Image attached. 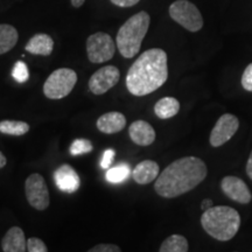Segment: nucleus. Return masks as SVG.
<instances>
[{
	"label": "nucleus",
	"instance_id": "nucleus-1",
	"mask_svg": "<svg viewBox=\"0 0 252 252\" xmlns=\"http://www.w3.org/2000/svg\"><path fill=\"white\" fill-rule=\"evenodd\" d=\"M208 174L203 160L196 157H185L175 160L160 173L154 189L161 197L174 198L193 190Z\"/></svg>",
	"mask_w": 252,
	"mask_h": 252
},
{
	"label": "nucleus",
	"instance_id": "nucleus-2",
	"mask_svg": "<svg viewBox=\"0 0 252 252\" xmlns=\"http://www.w3.org/2000/svg\"><path fill=\"white\" fill-rule=\"evenodd\" d=\"M167 78L166 52L160 48H152L144 52L128 69L126 87L134 96H146L162 87Z\"/></svg>",
	"mask_w": 252,
	"mask_h": 252
},
{
	"label": "nucleus",
	"instance_id": "nucleus-3",
	"mask_svg": "<svg viewBox=\"0 0 252 252\" xmlns=\"http://www.w3.org/2000/svg\"><path fill=\"white\" fill-rule=\"evenodd\" d=\"M201 225L210 237L220 242L234 238L241 226V216L234 208L216 206L204 210L201 216Z\"/></svg>",
	"mask_w": 252,
	"mask_h": 252
},
{
	"label": "nucleus",
	"instance_id": "nucleus-4",
	"mask_svg": "<svg viewBox=\"0 0 252 252\" xmlns=\"http://www.w3.org/2000/svg\"><path fill=\"white\" fill-rule=\"evenodd\" d=\"M151 23L150 14L141 11L132 15L125 24L119 28L116 39V45L122 56L132 59L140 50L144 37L146 36Z\"/></svg>",
	"mask_w": 252,
	"mask_h": 252
},
{
	"label": "nucleus",
	"instance_id": "nucleus-5",
	"mask_svg": "<svg viewBox=\"0 0 252 252\" xmlns=\"http://www.w3.org/2000/svg\"><path fill=\"white\" fill-rule=\"evenodd\" d=\"M77 82V74L72 69L60 68L49 75L43 84V94L49 99H61L68 96Z\"/></svg>",
	"mask_w": 252,
	"mask_h": 252
},
{
	"label": "nucleus",
	"instance_id": "nucleus-6",
	"mask_svg": "<svg viewBox=\"0 0 252 252\" xmlns=\"http://www.w3.org/2000/svg\"><path fill=\"white\" fill-rule=\"evenodd\" d=\"M169 15L175 23L189 32H198L203 27V18L200 9L188 0H176L169 6Z\"/></svg>",
	"mask_w": 252,
	"mask_h": 252
},
{
	"label": "nucleus",
	"instance_id": "nucleus-7",
	"mask_svg": "<svg viewBox=\"0 0 252 252\" xmlns=\"http://www.w3.org/2000/svg\"><path fill=\"white\" fill-rule=\"evenodd\" d=\"M116 45L109 34L98 32L90 35L87 40L88 59L93 63H103L113 58Z\"/></svg>",
	"mask_w": 252,
	"mask_h": 252
},
{
	"label": "nucleus",
	"instance_id": "nucleus-8",
	"mask_svg": "<svg viewBox=\"0 0 252 252\" xmlns=\"http://www.w3.org/2000/svg\"><path fill=\"white\" fill-rule=\"evenodd\" d=\"M27 201L34 209L46 210L49 207L50 197L45 179L37 173L30 175L25 184Z\"/></svg>",
	"mask_w": 252,
	"mask_h": 252
},
{
	"label": "nucleus",
	"instance_id": "nucleus-9",
	"mask_svg": "<svg viewBox=\"0 0 252 252\" xmlns=\"http://www.w3.org/2000/svg\"><path fill=\"white\" fill-rule=\"evenodd\" d=\"M239 121L235 115L224 113L219 118L210 133V145L213 147H220L231 139L238 131Z\"/></svg>",
	"mask_w": 252,
	"mask_h": 252
},
{
	"label": "nucleus",
	"instance_id": "nucleus-10",
	"mask_svg": "<svg viewBox=\"0 0 252 252\" xmlns=\"http://www.w3.org/2000/svg\"><path fill=\"white\" fill-rule=\"evenodd\" d=\"M121 72L115 65H106L97 70L89 80V89L94 94H103L119 82Z\"/></svg>",
	"mask_w": 252,
	"mask_h": 252
},
{
	"label": "nucleus",
	"instance_id": "nucleus-11",
	"mask_svg": "<svg viewBox=\"0 0 252 252\" xmlns=\"http://www.w3.org/2000/svg\"><path fill=\"white\" fill-rule=\"evenodd\" d=\"M220 188H222L223 193L235 202L242 204L251 202L252 194L250 189H249L247 184L237 176L228 175L223 178L222 182H220Z\"/></svg>",
	"mask_w": 252,
	"mask_h": 252
},
{
	"label": "nucleus",
	"instance_id": "nucleus-12",
	"mask_svg": "<svg viewBox=\"0 0 252 252\" xmlns=\"http://www.w3.org/2000/svg\"><path fill=\"white\" fill-rule=\"evenodd\" d=\"M54 180L60 190L64 193H75L81 186L80 176L70 165H62L54 173Z\"/></svg>",
	"mask_w": 252,
	"mask_h": 252
},
{
	"label": "nucleus",
	"instance_id": "nucleus-13",
	"mask_svg": "<svg viewBox=\"0 0 252 252\" xmlns=\"http://www.w3.org/2000/svg\"><path fill=\"white\" fill-rule=\"evenodd\" d=\"M131 140L139 146H150L156 140V131L145 121H135L128 127Z\"/></svg>",
	"mask_w": 252,
	"mask_h": 252
},
{
	"label": "nucleus",
	"instance_id": "nucleus-14",
	"mask_svg": "<svg viewBox=\"0 0 252 252\" xmlns=\"http://www.w3.org/2000/svg\"><path fill=\"white\" fill-rule=\"evenodd\" d=\"M97 128L105 134H113L121 132L126 126V118L121 112L112 111L100 116L97 121Z\"/></svg>",
	"mask_w": 252,
	"mask_h": 252
},
{
	"label": "nucleus",
	"instance_id": "nucleus-15",
	"mask_svg": "<svg viewBox=\"0 0 252 252\" xmlns=\"http://www.w3.org/2000/svg\"><path fill=\"white\" fill-rule=\"evenodd\" d=\"M159 165L152 160H144L135 166L132 172L133 180L139 185H149L159 176Z\"/></svg>",
	"mask_w": 252,
	"mask_h": 252
},
{
	"label": "nucleus",
	"instance_id": "nucleus-16",
	"mask_svg": "<svg viewBox=\"0 0 252 252\" xmlns=\"http://www.w3.org/2000/svg\"><path fill=\"white\" fill-rule=\"evenodd\" d=\"M2 251L5 252H25L27 251V241L23 229L13 226L6 232L1 241Z\"/></svg>",
	"mask_w": 252,
	"mask_h": 252
},
{
	"label": "nucleus",
	"instance_id": "nucleus-17",
	"mask_svg": "<svg viewBox=\"0 0 252 252\" xmlns=\"http://www.w3.org/2000/svg\"><path fill=\"white\" fill-rule=\"evenodd\" d=\"M25 49H26V52L31 53V54L48 56L52 54L53 49H54V41H53L52 36H49L48 34L39 33L33 37H31Z\"/></svg>",
	"mask_w": 252,
	"mask_h": 252
},
{
	"label": "nucleus",
	"instance_id": "nucleus-18",
	"mask_svg": "<svg viewBox=\"0 0 252 252\" xmlns=\"http://www.w3.org/2000/svg\"><path fill=\"white\" fill-rule=\"evenodd\" d=\"M180 111V103L174 97H163L154 105V112L160 119H169Z\"/></svg>",
	"mask_w": 252,
	"mask_h": 252
},
{
	"label": "nucleus",
	"instance_id": "nucleus-19",
	"mask_svg": "<svg viewBox=\"0 0 252 252\" xmlns=\"http://www.w3.org/2000/svg\"><path fill=\"white\" fill-rule=\"evenodd\" d=\"M19 39L18 31L11 25H0V55L5 54L17 45Z\"/></svg>",
	"mask_w": 252,
	"mask_h": 252
},
{
	"label": "nucleus",
	"instance_id": "nucleus-20",
	"mask_svg": "<svg viewBox=\"0 0 252 252\" xmlns=\"http://www.w3.org/2000/svg\"><path fill=\"white\" fill-rule=\"evenodd\" d=\"M188 241L181 235H172L167 237L160 245V252H187Z\"/></svg>",
	"mask_w": 252,
	"mask_h": 252
},
{
	"label": "nucleus",
	"instance_id": "nucleus-21",
	"mask_svg": "<svg viewBox=\"0 0 252 252\" xmlns=\"http://www.w3.org/2000/svg\"><path fill=\"white\" fill-rule=\"evenodd\" d=\"M30 131V125L25 122L19 121H2L0 122V132L8 135H24Z\"/></svg>",
	"mask_w": 252,
	"mask_h": 252
},
{
	"label": "nucleus",
	"instance_id": "nucleus-22",
	"mask_svg": "<svg viewBox=\"0 0 252 252\" xmlns=\"http://www.w3.org/2000/svg\"><path fill=\"white\" fill-rule=\"evenodd\" d=\"M130 174V166L126 165V163H121V165L112 167V168H108L105 178L106 180L111 182V184H122L123 181L128 179Z\"/></svg>",
	"mask_w": 252,
	"mask_h": 252
},
{
	"label": "nucleus",
	"instance_id": "nucleus-23",
	"mask_svg": "<svg viewBox=\"0 0 252 252\" xmlns=\"http://www.w3.org/2000/svg\"><path fill=\"white\" fill-rule=\"evenodd\" d=\"M93 151V144L88 139H76L71 143L70 153L72 156H81V154L90 153Z\"/></svg>",
	"mask_w": 252,
	"mask_h": 252
},
{
	"label": "nucleus",
	"instance_id": "nucleus-24",
	"mask_svg": "<svg viewBox=\"0 0 252 252\" xmlns=\"http://www.w3.org/2000/svg\"><path fill=\"white\" fill-rule=\"evenodd\" d=\"M12 76L18 83H25L30 78V71H28L27 64L23 61H18L14 64L12 70Z\"/></svg>",
	"mask_w": 252,
	"mask_h": 252
},
{
	"label": "nucleus",
	"instance_id": "nucleus-25",
	"mask_svg": "<svg viewBox=\"0 0 252 252\" xmlns=\"http://www.w3.org/2000/svg\"><path fill=\"white\" fill-rule=\"evenodd\" d=\"M27 251L28 252H47L46 244L37 237H32L27 241Z\"/></svg>",
	"mask_w": 252,
	"mask_h": 252
},
{
	"label": "nucleus",
	"instance_id": "nucleus-26",
	"mask_svg": "<svg viewBox=\"0 0 252 252\" xmlns=\"http://www.w3.org/2000/svg\"><path fill=\"white\" fill-rule=\"evenodd\" d=\"M241 83L245 90L252 93V63L245 68L243 75H242Z\"/></svg>",
	"mask_w": 252,
	"mask_h": 252
},
{
	"label": "nucleus",
	"instance_id": "nucleus-27",
	"mask_svg": "<svg viewBox=\"0 0 252 252\" xmlns=\"http://www.w3.org/2000/svg\"><path fill=\"white\" fill-rule=\"evenodd\" d=\"M115 154H116L115 150L112 149L106 150L105 152H104L102 160H100V167H102L103 169H108L109 167L111 166L113 159H115Z\"/></svg>",
	"mask_w": 252,
	"mask_h": 252
},
{
	"label": "nucleus",
	"instance_id": "nucleus-28",
	"mask_svg": "<svg viewBox=\"0 0 252 252\" xmlns=\"http://www.w3.org/2000/svg\"><path fill=\"white\" fill-rule=\"evenodd\" d=\"M121 248L115 244H98L89 249V252H121Z\"/></svg>",
	"mask_w": 252,
	"mask_h": 252
},
{
	"label": "nucleus",
	"instance_id": "nucleus-29",
	"mask_svg": "<svg viewBox=\"0 0 252 252\" xmlns=\"http://www.w3.org/2000/svg\"><path fill=\"white\" fill-rule=\"evenodd\" d=\"M139 1L140 0H111L113 5L119 6V7H132Z\"/></svg>",
	"mask_w": 252,
	"mask_h": 252
},
{
	"label": "nucleus",
	"instance_id": "nucleus-30",
	"mask_svg": "<svg viewBox=\"0 0 252 252\" xmlns=\"http://www.w3.org/2000/svg\"><path fill=\"white\" fill-rule=\"evenodd\" d=\"M247 174L249 178H250V180L252 181V151H251L250 156H249V159L247 162Z\"/></svg>",
	"mask_w": 252,
	"mask_h": 252
},
{
	"label": "nucleus",
	"instance_id": "nucleus-31",
	"mask_svg": "<svg viewBox=\"0 0 252 252\" xmlns=\"http://www.w3.org/2000/svg\"><path fill=\"white\" fill-rule=\"evenodd\" d=\"M213 207V201L209 200V198H206V200L202 201V203H201V208H202V210L204 212V210L209 209V208Z\"/></svg>",
	"mask_w": 252,
	"mask_h": 252
},
{
	"label": "nucleus",
	"instance_id": "nucleus-32",
	"mask_svg": "<svg viewBox=\"0 0 252 252\" xmlns=\"http://www.w3.org/2000/svg\"><path fill=\"white\" fill-rule=\"evenodd\" d=\"M71 1V5L74 6V7H81V6H83L84 2H86V0H70Z\"/></svg>",
	"mask_w": 252,
	"mask_h": 252
},
{
	"label": "nucleus",
	"instance_id": "nucleus-33",
	"mask_svg": "<svg viewBox=\"0 0 252 252\" xmlns=\"http://www.w3.org/2000/svg\"><path fill=\"white\" fill-rule=\"evenodd\" d=\"M6 162H7V160H6V157L1 152H0V168L5 167Z\"/></svg>",
	"mask_w": 252,
	"mask_h": 252
}]
</instances>
